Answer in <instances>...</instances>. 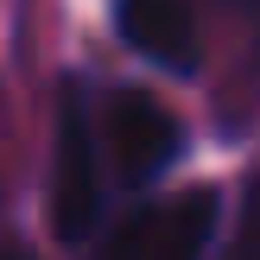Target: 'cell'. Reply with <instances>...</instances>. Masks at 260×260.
<instances>
[{
  "label": "cell",
  "mask_w": 260,
  "mask_h": 260,
  "mask_svg": "<svg viewBox=\"0 0 260 260\" xmlns=\"http://www.w3.org/2000/svg\"><path fill=\"white\" fill-rule=\"evenodd\" d=\"M0 260H32V254H25V248H0Z\"/></svg>",
  "instance_id": "obj_6"
},
{
  "label": "cell",
  "mask_w": 260,
  "mask_h": 260,
  "mask_svg": "<svg viewBox=\"0 0 260 260\" xmlns=\"http://www.w3.org/2000/svg\"><path fill=\"white\" fill-rule=\"evenodd\" d=\"M114 25H121V38L152 63V70L190 76L197 57H203L190 0H114Z\"/></svg>",
  "instance_id": "obj_4"
},
{
  "label": "cell",
  "mask_w": 260,
  "mask_h": 260,
  "mask_svg": "<svg viewBox=\"0 0 260 260\" xmlns=\"http://www.w3.org/2000/svg\"><path fill=\"white\" fill-rule=\"evenodd\" d=\"M102 134H108L121 184H152V178H165L172 159L184 152V121H178L152 89H114L108 108H102Z\"/></svg>",
  "instance_id": "obj_3"
},
{
  "label": "cell",
  "mask_w": 260,
  "mask_h": 260,
  "mask_svg": "<svg viewBox=\"0 0 260 260\" xmlns=\"http://www.w3.org/2000/svg\"><path fill=\"white\" fill-rule=\"evenodd\" d=\"M102 222V146H95V108L83 76H63L57 95V146H51V235L89 241Z\"/></svg>",
  "instance_id": "obj_1"
},
{
  "label": "cell",
  "mask_w": 260,
  "mask_h": 260,
  "mask_svg": "<svg viewBox=\"0 0 260 260\" xmlns=\"http://www.w3.org/2000/svg\"><path fill=\"white\" fill-rule=\"evenodd\" d=\"M222 222V197L216 190H178L172 203H146L134 210L108 241L95 248V260H203Z\"/></svg>",
  "instance_id": "obj_2"
},
{
  "label": "cell",
  "mask_w": 260,
  "mask_h": 260,
  "mask_svg": "<svg viewBox=\"0 0 260 260\" xmlns=\"http://www.w3.org/2000/svg\"><path fill=\"white\" fill-rule=\"evenodd\" d=\"M229 260H260V184L248 197V216H241V235H235V248H229Z\"/></svg>",
  "instance_id": "obj_5"
}]
</instances>
